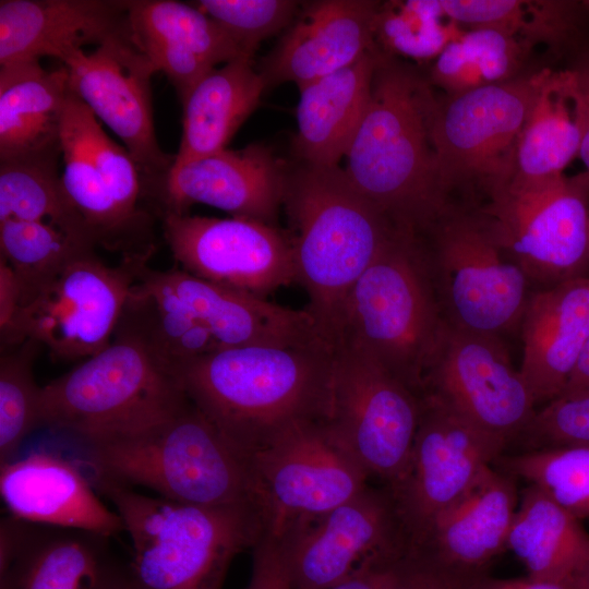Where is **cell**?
I'll return each instance as SVG.
<instances>
[{"mask_svg": "<svg viewBox=\"0 0 589 589\" xmlns=\"http://www.w3.org/2000/svg\"><path fill=\"white\" fill-rule=\"evenodd\" d=\"M434 104L414 74L381 53L344 168L354 188L395 226L419 235L448 213L431 140Z\"/></svg>", "mask_w": 589, "mask_h": 589, "instance_id": "cell-3", "label": "cell"}, {"mask_svg": "<svg viewBox=\"0 0 589 589\" xmlns=\"http://www.w3.org/2000/svg\"><path fill=\"white\" fill-rule=\"evenodd\" d=\"M252 551V573L247 589H294L277 534L266 530Z\"/></svg>", "mask_w": 589, "mask_h": 589, "instance_id": "cell-43", "label": "cell"}, {"mask_svg": "<svg viewBox=\"0 0 589 589\" xmlns=\"http://www.w3.org/2000/svg\"><path fill=\"white\" fill-rule=\"evenodd\" d=\"M109 539L10 514L0 524V589H109L122 572Z\"/></svg>", "mask_w": 589, "mask_h": 589, "instance_id": "cell-21", "label": "cell"}, {"mask_svg": "<svg viewBox=\"0 0 589 589\" xmlns=\"http://www.w3.org/2000/svg\"><path fill=\"white\" fill-rule=\"evenodd\" d=\"M431 396L506 445L520 436L536 402L500 336L447 321L422 381Z\"/></svg>", "mask_w": 589, "mask_h": 589, "instance_id": "cell-15", "label": "cell"}, {"mask_svg": "<svg viewBox=\"0 0 589 589\" xmlns=\"http://www.w3.org/2000/svg\"><path fill=\"white\" fill-rule=\"evenodd\" d=\"M148 261L109 266L95 250L73 256L27 304L20 306L2 349L26 339L58 360L91 358L110 345L130 292Z\"/></svg>", "mask_w": 589, "mask_h": 589, "instance_id": "cell-10", "label": "cell"}, {"mask_svg": "<svg viewBox=\"0 0 589 589\" xmlns=\"http://www.w3.org/2000/svg\"><path fill=\"white\" fill-rule=\"evenodd\" d=\"M444 14L476 28L525 39H558L570 28L568 5L516 0H441Z\"/></svg>", "mask_w": 589, "mask_h": 589, "instance_id": "cell-37", "label": "cell"}, {"mask_svg": "<svg viewBox=\"0 0 589 589\" xmlns=\"http://www.w3.org/2000/svg\"><path fill=\"white\" fill-rule=\"evenodd\" d=\"M132 37L128 1L1 0L0 65L53 57Z\"/></svg>", "mask_w": 589, "mask_h": 589, "instance_id": "cell-24", "label": "cell"}, {"mask_svg": "<svg viewBox=\"0 0 589 589\" xmlns=\"http://www.w3.org/2000/svg\"><path fill=\"white\" fill-rule=\"evenodd\" d=\"M81 445L92 478L199 507L256 508L271 520L250 458L190 399L146 428Z\"/></svg>", "mask_w": 589, "mask_h": 589, "instance_id": "cell-2", "label": "cell"}, {"mask_svg": "<svg viewBox=\"0 0 589 589\" xmlns=\"http://www.w3.org/2000/svg\"><path fill=\"white\" fill-rule=\"evenodd\" d=\"M390 563L362 570L325 589H382Z\"/></svg>", "mask_w": 589, "mask_h": 589, "instance_id": "cell-48", "label": "cell"}, {"mask_svg": "<svg viewBox=\"0 0 589 589\" xmlns=\"http://www.w3.org/2000/svg\"><path fill=\"white\" fill-rule=\"evenodd\" d=\"M445 322L420 235L397 227L349 292L337 341L361 347L421 396Z\"/></svg>", "mask_w": 589, "mask_h": 589, "instance_id": "cell-6", "label": "cell"}, {"mask_svg": "<svg viewBox=\"0 0 589 589\" xmlns=\"http://www.w3.org/2000/svg\"><path fill=\"white\" fill-rule=\"evenodd\" d=\"M496 461L498 469L540 486L576 518H589V445L526 450Z\"/></svg>", "mask_w": 589, "mask_h": 589, "instance_id": "cell-36", "label": "cell"}, {"mask_svg": "<svg viewBox=\"0 0 589 589\" xmlns=\"http://www.w3.org/2000/svg\"><path fill=\"white\" fill-rule=\"evenodd\" d=\"M265 88L250 57L232 60L206 74L182 104V137L171 169L226 149L259 106Z\"/></svg>", "mask_w": 589, "mask_h": 589, "instance_id": "cell-30", "label": "cell"}, {"mask_svg": "<svg viewBox=\"0 0 589 589\" xmlns=\"http://www.w3.org/2000/svg\"><path fill=\"white\" fill-rule=\"evenodd\" d=\"M521 46L491 28H474L449 41L437 56L432 80L453 95L509 81Z\"/></svg>", "mask_w": 589, "mask_h": 589, "instance_id": "cell-35", "label": "cell"}, {"mask_svg": "<svg viewBox=\"0 0 589 589\" xmlns=\"http://www.w3.org/2000/svg\"><path fill=\"white\" fill-rule=\"evenodd\" d=\"M61 146L0 160V221L48 223L82 247L96 249L71 206L58 171Z\"/></svg>", "mask_w": 589, "mask_h": 589, "instance_id": "cell-33", "label": "cell"}, {"mask_svg": "<svg viewBox=\"0 0 589 589\" xmlns=\"http://www.w3.org/2000/svg\"><path fill=\"white\" fill-rule=\"evenodd\" d=\"M334 345L221 349L173 370L189 399L250 457L287 426L325 420Z\"/></svg>", "mask_w": 589, "mask_h": 589, "instance_id": "cell-1", "label": "cell"}, {"mask_svg": "<svg viewBox=\"0 0 589 589\" xmlns=\"http://www.w3.org/2000/svg\"><path fill=\"white\" fill-rule=\"evenodd\" d=\"M381 50L300 88L294 154L302 163L336 167L350 148L371 98Z\"/></svg>", "mask_w": 589, "mask_h": 589, "instance_id": "cell-28", "label": "cell"}, {"mask_svg": "<svg viewBox=\"0 0 589 589\" xmlns=\"http://www.w3.org/2000/svg\"><path fill=\"white\" fill-rule=\"evenodd\" d=\"M120 515L132 543L128 575L139 589H221L237 554L269 528L256 508H206L148 496L93 478Z\"/></svg>", "mask_w": 589, "mask_h": 589, "instance_id": "cell-5", "label": "cell"}, {"mask_svg": "<svg viewBox=\"0 0 589 589\" xmlns=\"http://www.w3.org/2000/svg\"><path fill=\"white\" fill-rule=\"evenodd\" d=\"M20 309V289L15 275L9 264L0 257V330L1 341L11 332Z\"/></svg>", "mask_w": 589, "mask_h": 589, "instance_id": "cell-46", "label": "cell"}, {"mask_svg": "<svg viewBox=\"0 0 589 589\" xmlns=\"http://www.w3.org/2000/svg\"><path fill=\"white\" fill-rule=\"evenodd\" d=\"M518 502L516 478L490 466L408 552L467 589L507 549Z\"/></svg>", "mask_w": 589, "mask_h": 589, "instance_id": "cell-20", "label": "cell"}, {"mask_svg": "<svg viewBox=\"0 0 589 589\" xmlns=\"http://www.w3.org/2000/svg\"><path fill=\"white\" fill-rule=\"evenodd\" d=\"M483 219L529 283L548 288L589 277V171L512 177L491 192Z\"/></svg>", "mask_w": 589, "mask_h": 589, "instance_id": "cell-8", "label": "cell"}, {"mask_svg": "<svg viewBox=\"0 0 589 589\" xmlns=\"http://www.w3.org/2000/svg\"><path fill=\"white\" fill-rule=\"evenodd\" d=\"M420 409V396L364 349L345 340L334 345L330 405L323 421L368 476L387 488L406 469Z\"/></svg>", "mask_w": 589, "mask_h": 589, "instance_id": "cell-9", "label": "cell"}, {"mask_svg": "<svg viewBox=\"0 0 589 589\" xmlns=\"http://www.w3.org/2000/svg\"><path fill=\"white\" fill-rule=\"evenodd\" d=\"M585 96L578 70L537 73V91L519 136L513 177L544 179L563 173L578 155Z\"/></svg>", "mask_w": 589, "mask_h": 589, "instance_id": "cell-29", "label": "cell"}, {"mask_svg": "<svg viewBox=\"0 0 589 589\" xmlns=\"http://www.w3.org/2000/svg\"><path fill=\"white\" fill-rule=\"evenodd\" d=\"M537 91V74L435 101L430 122L441 183L480 181L490 192L512 179L516 149Z\"/></svg>", "mask_w": 589, "mask_h": 589, "instance_id": "cell-14", "label": "cell"}, {"mask_svg": "<svg viewBox=\"0 0 589 589\" xmlns=\"http://www.w3.org/2000/svg\"><path fill=\"white\" fill-rule=\"evenodd\" d=\"M283 206L306 310L335 345L349 292L397 226L339 166L286 170Z\"/></svg>", "mask_w": 589, "mask_h": 589, "instance_id": "cell-4", "label": "cell"}, {"mask_svg": "<svg viewBox=\"0 0 589 589\" xmlns=\"http://www.w3.org/2000/svg\"><path fill=\"white\" fill-rule=\"evenodd\" d=\"M528 450L589 445V397L557 398L536 411L520 435Z\"/></svg>", "mask_w": 589, "mask_h": 589, "instance_id": "cell-42", "label": "cell"}, {"mask_svg": "<svg viewBox=\"0 0 589 589\" xmlns=\"http://www.w3.org/2000/svg\"><path fill=\"white\" fill-rule=\"evenodd\" d=\"M578 576L580 581V589H589V558L578 574Z\"/></svg>", "mask_w": 589, "mask_h": 589, "instance_id": "cell-51", "label": "cell"}, {"mask_svg": "<svg viewBox=\"0 0 589 589\" xmlns=\"http://www.w3.org/2000/svg\"><path fill=\"white\" fill-rule=\"evenodd\" d=\"M271 514L269 529L318 517L368 484V473L323 420L296 422L250 455Z\"/></svg>", "mask_w": 589, "mask_h": 589, "instance_id": "cell-16", "label": "cell"}, {"mask_svg": "<svg viewBox=\"0 0 589 589\" xmlns=\"http://www.w3.org/2000/svg\"><path fill=\"white\" fill-rule=\"evenodd\" d=\"M166 242L180 269L227 288L266 297L298 283L287 231L243 217L163 213Z\"/></svg>", "mask_w": 589, "mask_h": 589, "instance_id": "cell-17", "label": "cell"}, {"mask_svg": "<svg viewBox=\"0 0 589 589\" xmlns=\"http://www.w3.org/2000/svg\"><path fill=\"white\" fill-rule=\"evenodd\" d=\"M188 399L172 366L118 325L108 347L41 387L39 426L88 443L146 428Z\"/></svg>", "mask_w": 589, "mask_h": 589, "instance_id": "cell-7", "label": "cell"}, {"mask_svg": "<svg viewBox=\"0 0 589 589\" xmlns=\"http://www.w3.org/2000/svg\"><path fill=\"white\" fill-rule=\"evenodd\" d=\"M69 92L65 65L51 71L39 61L0 65V160L59 147Z\"/></svg>", "mask_w": 589, "mask_h": 589, "instance_id": "cell-31", "label": "cell"}, {"mask_svg": "<svg viewBox=\"0 0 589 589\" xmlns=\"http://www.w3.org/2000/svg\"><path fill=\"white\" fill-rule=\"evenodd\" d=\"M589 397V336L577 364L558 398Z\"/></svg>", "mask_w": 589, "mask_h": 589, "instance_id": "cell-47", "label": "cell"}, {"mask_svg": "<svg viewBox=\"0 0 589 589\" xmlns=\"http://www.w3.org/2000/svg\"><path fill=\"white\" fill-rule=\"evenodd\" d=\"M285 177L286 169L268 147L250 144L172 168L156 196L161 214H185L201 203L276 226Z\"/></svg>", "mask_w": 589, "mask_h": 589, "instance_id": "cell-22", "label": "cell"}, {"mask_svg": "<svg viewBox=\"0 0 589 589\" xmlns=\"http://www.w3.org/2000/svg\"><path fill=\"white\" fill-rule=\"evenodd\" d=\"M67 106L117 206L133 224L151 232V217L139 206L143 179L136 164L127 149L106 134L94 113L71 92Z\"/></svg>", "mask_w": 589, "mask_h": 589, "instance_id": "cell-39", "label": "cell"}, {"mask_svg": "<svg viewBox=\"0 0 589 589\" xmlns=\"http://www.w3.org/2000/svg\"><path fill=\"white\" fill-rule=\"evenodd\" d=\"M0 493L10 514L28 522L112 537L124 531L117 512L99 498L81 466L34 452L0 466Z\"/></svg>", "mask_w": 589, "mask_h": 589, "instance_id": "cell-26", "label": "cell"}, {"mask_svg": "<svg viewBox=\"0 0 589 589\" xmlns=\"http://www.w3.org/2000/svg\"><path fill=\"white\" fill-rule=\"evenodd\" d=\"M582 7L589 12V1L582 2Z\"/></svg>", "mask_w": 589, "mask_h": 589, "instance_id": "cell-52", "label": "cell"}, {"mask_svg": "<svg viewBox=\"0 0 589 589\" xmlns=\"http://www.w3.org/2000/svg\"><path fill=\"white\" fill-rule=\"evenodd\" d=\"M519 373L538 404L557 399L589 336V277L530 294L521 321Z\"/></svg>", "mask_w": 589, "mask_h": 589, "instance_id": "cell-27", "label": "cell"}, {"mask_svg": "<svg viewBox=\"0 0 589 589\" xmlns=\"http://www.w3.org/2000/svg\"><path fill=\"white\" fill-rule=\"evenodd\" d=\"M128 16L133 43L167 76L181 104L218 64L250 57L219 23L189 3L128 0Z\"/></svg>", "mask_w": 589, "mask_h": 589, "instance_id": "cell-25", "label": "cell"}, {"mask_svg": "<svg viewBox=\"0 0 589 589\" xmlns=\"http://www.w3.org/2000/svg\"><path fill=\"white\" fill-rule=\"evenodd\" d=\"M446 16L440 1L412 0L380 4L375 20V41L412 58L438 56L452 41L442 23Z\"/></svg>", "mask_w": 589, "mask_h": 589, "instance_id": "cell-40", "label": "cell"}, {"mask_svg": "<svg viewBox=\"0 0 589 589\" xmlns=\"http://www.w3.org/2000/svg\"><path fill=\"white\" fill-rule=\"evenodd\" d=\"M137 285L188 312L221 349L328 341L306 309L284 306L266 297L219 286L180 268L154 271L146 266Z\"/></svg>", "mask_w": 589, "mask_h": 589, "instance_id": "cell-19", "label": "cell"}, {"mask_svg": "<svg viewBox=\"0 0 589 589\" xmlns=\"http://www.w3.org/2000/svg\"><path fill=\"white\" fill-rule=\"evenodd\" d=\"M426 247L445 320L500 336L520 324L529 280L503 252L483 218L445 214Z\"/></svg>", "mask_w": 589, "mask_h": 589, "instance_id": "cell-11", "label": "cell"}, {"mask_svg": "<svg viewBox=\"0 0 589 589\" xmlns=\"http://www.w3.org/2000/svg\"><path fill=\"white\" fill-rule=\"evenodd\" d=\"M378 2L321 0L305 5L276 47L262 60L266 87L294 83L302 88L380 49L375 41Z\"/></svg>", "mask_w": 589, "mask_h": 589, "instance_id": "cell-23", "label": "cell"}, {"mask_svg": "<svg viewBox=\"0 0 589 589\" xmlns=\"http://www.w3.org/2000/svg\"><path fill=\"white\" fill-rule=\"evenodd\" d=\"M467 589H580V581L578 575L562 579H542L529 575L503 579L486 574L472 581Z\"/></svg>", "mask_w": 589, "mask_h": 589, "instance_id": "cell-45", "label": "cell"}, {"mask_svg": "<svg viewBox=\"0 0 589 589\" xmlns=\"http://www.w3.org/2000/svg\"><path fill=\"white\" fill-rule=\"evenodd\" d=\"M94 250L80 245L55 226L34 220L0 221V257L13 271L20 306L29 303L77 253Z\"/></svg>", "mask_w": 589, "mask_h": 589, "instance_id": "cell-34", "label": "cell"}, {"mask_svg": "<svg viewBox=\"0 0 589 589\" xmlns=\"http://www.w3.org/2000/svg\"><path fill=\"white\" fill-rule=\"evenodd\" d=\"M63 65L69 89L122 141L136 164L147 191L163 187L176 155L158 145L152 106L151 79L157 73L132 37L117 38L92 52L79 50Z\"/></svg>", "mask_w": 589, "mask_h": 589, "instance_id": "cell-18", "label": "cell"}, {"mask_svg": "<svg viewBox=\"0 0 589 589\" xmlns=\"http://www.w3.org/2000/svg\"><path fill=\"white\" fill-rule=\"evenodd\" d=\"M279 537L294 589H325L386 565L408 552L388 488L360 493L314 518L296 520Z\"/></svg>", "mask_w": 589, "mask_h": 589, "instance_id": "cell-12", "label": "cell"}, {"mask_svg": "<svg viewBox=\"0 0 589 589\" xmlns=\"http://www.w3.org/2000/svg\"><path fill=\"white\" fill-rule=\"evenodd\" d=\"M580 521L540 486L529 484L518 502L507 549L531 577L576 576L589 558V533Z\"/></svg>", "mask_w": 589, "mask_h": 589, "instance_id": "cell-32", "label": "cell"}, {"mask_svg": "<svg viewBox=\"0 0 589 589\" xmlns=\"http://www.w3.org/2000/svg\"><path fill=\"white\" fill-rule=\"evenodd\" d=\"M39 344L26 339L0 359V466L13 460L26 436L39 428L41 387L33 374Z\"/></svg>", "mask_w": 589, "mask_h": 589, "instance_id": "cell-38", "label": "cell"}, {"mask_svg": "<svg viewBox=\"0 0 589 589\" xmlns=\"http://www.w3.org/2000/svg\"><path fill=\"white\" fill-rule=\"evenodd\" d=\"M193 3L219 23L252 58L264 39L292 23L299 8V2L291 0H201Z\"/></svg>", "mask_w": 589, "mask_h": 589, "instance_id": "cell-41", "label": "cell"}, {"mask_svg": "<svg viewBox=\"0 0 589 589\" xmlns=\"http://www.w3.org/2000/svg\"><path fill=\"white\" fill-rule=\"evenodd\" d=\"M420 418L406 469L388 490L408 551L453 506L506 444L437 399L421 395ZM387 488V486H386Z\"/></svg>", "mask_w": 589, "mask_h": 589, "instance_id": "cell-13", "label": "cell"}, {"mask_svg": "<svg viewBox=\"0 0 589 589\" xmlns=\"http://www.w3.org/2000/svg\"><path fill=\"white\" fill-rule=\"evenodd\" d=\"M109 589H139L128 575L127 569H122Z\"/></svg>", "mask_w": 589, "mask_h": 589, "instance_id": "cell-50", "label": "cell"}, {"mask_svg": "<svg viewBox=\"0 0 589 589\" xmlns=\"http://www.w3.org/2000/svg\"><path fill=\"white\" fill-rule=\"evenodd\" d=\"M382 589H459L433 565L407 552L389 564Z\"/></svg>", "mask_w": 589, "mask_h": 589, "instance_id": "cell-44", "label": "cell"}, {"mask_svg": "<svg viewBox=\"0 0 589 589\" xmlns=\"http://www.w3.org/2000/svg\"><path fill=\"white\" fill-rule=\"evenodd\" d=\"M578 71L585 96V127L578 155L589 171V63Z\"/></svg>", "mask_w": 589, "mask_h": 589, "instance_id": "cell-49", "label": "cell"}]
</instances>
